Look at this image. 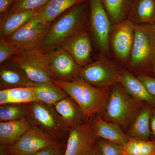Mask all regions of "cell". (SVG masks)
Returning <instances> with one entry per match:
<instances>
[{
    "mask_svg": "<svg viewBox=\"0 0 155 155\" xmlns=\"http://www.w3.org/2000/svg\"><path fill=\"white\" fill-rule=\"evenodd\" d=\"M66 143L58 146L49 147L39 151L32 155H57L65 149Z\"/></svg>",
    "mask_w": 155,
    "mask_h": 155,
    "instance_id": "cell-33",
    "label": "cell"
},
{
    "mask_svg": "<svg viewBox=\"0 0 155 155\" xmlns=\"http://www.w3.org/2000/svg\"><path fill=\"white\" fill-rule=\"evenodd\" d=\"M135 24L129 19L113 24L110 35V45L117 60L128 65L133 47Z\"/></svg>",
    "mask_w": 155,
    "mask_h": 155,
    "instance_id": "cell-11",
    "label": "cell"
},
{
    "mask_svg": "<svg viewBox=\"0 0 155 155\" xmlns=\"http://www.w3.org/2000/svg\"><path fill=\"white\" fill-rule=\"evenodd\" d=\"M153 76L155 78V60L153 67Z\"/></svg>",
    "mask_w": 155,
    "mask_h": 155,
    "instance_id": "cell-38",
    "label": "cell"
},
{
    "mask_svg": "<svg viewBox=\"0 0 155 155\" xmlns=\"http://www.w3.org/2000/svg\"><path fill=\"white\" fill-rule=\"evenodd\" d=\"M49 1V0H14L5 15L19 12L38 11L44 7Z\"/></svg>",
    "mask_w": 155,
    "mask_h": 155,
    "instance_id": "cell-29",
    "label": "cell"
},
{
    "mask_svg": "<svg viewBox=\"0 0 155 155\" xmlns=\"http://www.w3.org/2000/svg\"><path fill=\"white\" fill-rule=\"evenodd\" d=\"M27 118L32 126L55 137L66 143L69 127L57 113L53 105L40 101L25 104Z\"/></svg>",
    "mask_w": 155,
    "mask_h": 155,
    "instance_id": "cell-5",
    "label": "cell"
},
{
    "mask_svg": "<svg viewBox=\"0 0 155 155\" xmlns=\"http://www.w3.org/2000/svg\"><path fill=\"white\" fill-rule=\"evenodd\" d=\"M46 53L49 69L54 80L72 81L80 77L82 67L62 48Z\"/></svg>",
    "mask_w": 155,
    "mask_h": 155,
    "instance_id": "cell-12",
    "label": "cell"
},
{
    "mask_svg": "<svg viewBox=\"0 0 155 155\" xmlns=\"http://www.w3.org/2000/svg\"><path fill=\"white\" fill-rule=\"evenodd\" d=\"M155 60V31L153 25L135 24L133 47L128 66L132 71L153 76Z\"/></svg>",
    "mask_w": 155,
    "mask_h": 155,
    "instance_id": "cell-4",
    "label": "cell"
},
{
    "mask_svg": "<svg viewBox=\"0 0 155 155\" xmlns=\"http://www.w3.org/2000/svg\"><path fill=\"white\" fill-rule=\"evenodd\" d=\"M51 24L36 14L4 40L16 44L23 50L39 46Z\"/></svg>",
    "mask_w": 155,
    "mask_h": 155,
    "instance_id": "cell-10",
    "label": "cell"
},
{
    "mask_svg": "<svg viewBox=\"0 0 155 155\" xmlns=\"http://www.w3.org/2000/svg\"><path fill=\"white\" fill-rule=\"evenodd\" d=\"M111 23L116 24L128 18L134 0H102Z\"/></svg>",
    "mask_w": 155,
    "mask_h": 155,
    "instance_id": "cell-25",
    "label": "cell"
},
{
    "mask_svg": "<svg viewBox=\"0 0 155 155\" xmlns=\"http://www.w3.org/2000/svg\"><path fill=\"white\" fill-rule=\"evenodd\" d=\"M38 11L19 12L1 17L0 37L5 39L19 29L37 14Z\"/></svg>",
    "mask_w": 155,
    "mask_h": 155,
    "instance_id": "cell-21",
    "label": "cell"
},
{
    "mask_svg": "<svg viewBox=\"0 0 155 155\" xmlns=\"http://www.w3.org/2000/svg\"><path fill=\"white\" fill-rule=\"evenodd\" d=\"M89 14L88 1L67 10L52 22L40 47L45 52L61 48L70 38L84 29Z\"/></svg>",
    "mask_w": 155,
    "mask_h": 155,
    "instance_id": "cell-1",
    "label": "cell"
},
{
    "mask_svg": "<svg viewBox=\"0 0 155 155\" xmlns=\"http://www.w3.org/2000/svg\"><path fill=\"white\" fill-rule=\"evenodd\" d=\"M87 155H101L96 143L92 147Z\"/></svg>",
    "mask_w": 155,
    "mask_h": 155,
    "instance_id": "cell-37",
    "label": "cell"
},
{
    "mask_svg": "<svg viewBox=\"0 0 155 155\" xmlns=\"http://www.w3.org/2000/svg\"><path fill=\"white\" fill-rule=\"evenodd\" d=\"M150 140L155 141V111L150 121Z\"/></svg>",
    "mask_w": 155,
    "mask_h": 155,
    "instance_id": "cell-36",
    "label": "cell"
},
{
    "mask_svg": "<svg viewBox=\"0 0 155 155\" xmlns=\"http://www.w3.org/2000/svg\"><path fill=\"white\" fill-rule=\"evenodd\" d=\"M153 26H154V28L155 31V22L154 23V24H153Z\"/></svg>",
    "mask_w": 155,
    "mask_h": 155,
    "instance_id": "cell-40",
    "label": "cell"
},
{
    "mask_svg": "<svg viewBox=\"0 0 155 155\" xmlns=\"http://www.w3.org/2000/svg\"><path fill=\"white\" fill-rule=\"evenodd\" d=\"M120 83L135 99L148 104L155 109V97L150 93L137 76L125 69Z\"/></svg>",
    "mask_w": 155,
    "mask_h": 155,
    "instance_id": "cell-17",
    "label": "cell"
},
{
    "mask_svg": "<svg viewBox=\"0 0 155 155\" xmlns=\"http://www.w3.org/2000/svg\"><path fill=\"white\" fill-rule=\"evenodd\" d=\"M64 150H65V149L63 150H62V151L61 152L59 153H58V154L57 155H64Z\"/></svg>",
    "mask_w": 155,
    "mask_h": 155,
    "instance_id": "cell-39",
    "label": "cell"
},
{
    "mask_svg": "<svg viewBox=\"0 0 155 155\" xmlns=\"http://www.w3.org/2000/svg\"><path fill=\"white\" fill-rule=\"evenodd\" d=\"M14 1V0H0V13L2 16L8 13Z\"/></svg>",
    "mask_w": 155,
    "mask_h": 155,
    "instance_id": "cell-35",
    "label": "cell"
},
{
    "mask_svg": "<svg viewBox=\"0 0 155 155\" xmlns=\"http://www.w3.org/2000/svg\"><path fill=\"white\" fill-rule=\"evenodd\" d=\"M145 103L131 96L120 83L111 87L110 94L99 114L126 132Z\"/></svg>",
    "mask_w": 155,
    "mask_h": 155,
    "instance_id": "cell-2",
    "label": "cell"
},
{
    "mask_svg": "<svg viewBox=\"0 0 155 155\" xmlns=\"http://www.w3.org/2000/svg\"><path fill=\"white\" fill-rule=\"evenodd\" d=\"M1 90L25 86H32L33 83L28 79L19 67L1 66L0 69Z\"/></svg>",
    "mask_w": 155,
    "mask_h": 155,
    "instance_id": "cell-22",
    "label": "cell"
},
{
    "mask_svg": "<svg viewBox=\"0 0 155 155\" xmlns=\"http://www.w3.org/2000/svg\"><path fill=\"white\" fill-rule=\"evenodd\" d=\"M38 101L54 105L56 103L68 96L66 92L54 82L45 84L34 83Z\"/></svg>",
    "mask_w": 155,
    "mask_h": 155,
    "instance_id": "cell-24",
    "label": "cell"
},
{
    "mask_svg": "<svg viewBox=\"0 0 155 155\" xmlns=\"http://www.w3.org/2000/svg\"><path fill=\"white\" fill-rule=\"evenodd\" d=\"M65 143L55 137L32 126L13 144L0 146L1 155H32L46 148Z\"/></svg>",
    "mask_w": 155,
    "mask_h": 155,
    "instance_id": "cell-8",
    "label": "cell"
},
{
    "mask_svg": "<svg viewBox=\"0 0 155 155\" xmlns=\"http://www.w3.org/2000/svg\"><path fill=\"white\" fill-rule=\"evenodd\" d=\"M124 70L119 64L102 56L82 67L79 78L97 87L110 88L120 83Z\"/></svg>",
    "mask_w": 155,
    "mask_h": 155,
    "instance_id": "cell-7",
    "label": "cell"
},
{
    "mask_svg": "<svg viewBox=\"0 0 155 155\" xmlns=\"http://www.w3.org/2000/svg\"><path fill=\"white\" fill-rule=\"evenodd\" d=\"M122 150L124 155H153L155 154V141L130 138Z\"/></svg>",
    "mask_w": 155,
    "mask_h": 155,
    "instance_id": "cell-26",
    "label": "cell"
},
{
    "mask_svg": "<svg viewBox=\"0 0 155 155\" xmlns=\"http://www.w3.org/2000/svg\"><path fill=\"white\" fill-rule=\"evenodd\" d=\"M88 0H49L39 10L37 15L52 23L61 14L72 7Z\"/></svg>",
    "mask_w": 155,
    "mask_h": 155,
    "instance_id": "cell-23",
    "label": "cell"
},
{
    "mask_svg": "<svg viewBox=\"0 0 155 155\" xmlns=\"http://www.w3.org/2000/svg\"><path fill=\"white\" fill-rule=\"evenodd\" d=\"M18 45L5 40L0 41V63L2 64L7 60L23 50Z\"/></svg>",
    "mask_w": 155,
    "mask_h": 155,
    "instance_id": "cell-31",
    "label": "cell"
},
{
    "mask_svg": "<svg viewBox=\"0 0 155 155\" xmlns=\"http://www.w3.org/2000/svg\"><path fill=\"white\" fill-rule=\"evenodd\" d=\"M13 104L12 99L8 89H2L0 91V104L2 105Z\"/></svg>",
    "mask_w": 155,
    "mask_h": 155,
    "instance_id": "cell-34",
    "label": "cell"
},
{
    "mask_svg": "<svg viewBox=\"0 0 155 155\" xmlns=\"http://www.w3.org/2000/svg\"><path fill=\"white\" fill-rule=\"evenodd\" d=\"M90 7L89 22L96 42L101 51L110 54L111 22L102 0H88Z\"/></svg>",
    "mask_w": 155,
    "mask_h": 155,
    "instance_id": "cell-9",
    "label": "cell"
},
{
    "mask_svg": "<svg viewBox=\"0 0 155 155\" xmlns=\"http://www.w3.org/2000/svg\"><path fill=\"white\" fill-rule=\"evenodd\" d=\"M32 126L27 118L0 122V146H8L13 144Z\"/></svg>",
    "mask_w": 155,
    "mask_h": 155,
    "instance_id": "cell-18",
    "label": "cell"
},
{
    "mask_svg": "<svg viewBox=\"0 0 155 155\" xmlns=\"http://www.w3.org/2000/svg\"><path fill=\"white\" fill-rule=\"evenodd\" d=\"M27 118V111L25 105L9 104L0 107L1 122H9Z\"/></svg>",
    "mask_w": 155,
    "mask_h": 155,
    "instance_id": "cell-27",
    "label": "cell"
},
{
    "mask_svg": "<svg viewBox=\"0 0 155 155\" xmlns=\"http://www.w3.org/2000/svg\"><path fill=\"white\" fill-rule=\"evenodd\" d=\"M155 109L145 103L125 133L130 138L142 140H150V121Z\"/></svg>",
    "mask_w": 155,
    "mask_h": 155,
    "instance_id": "cell-16",
    "label": "cell"
},
{
    "mask_svg": "<svg viewBox=\"0 0 155 155\" xmlns=\"http://www.w3.org/2000/svg\"><path fill=\"white\" fill-rule=\"evenodd\" d=\"M8 90L13 104H25L38 101L33 86L8 88Z\"/></svg>",
    "mask_w": 155,
    "mask_h": 155,
    "instance_id": "cell-28",
    "label": "cell"
},
{
    "mask_svg": "<svg viewBox=\"0 0 155 155\" xmlns=\"http://www.w3.org/2000/svg\"><path fill=\"white\" fill-rule=\"evenodd\" d=\"M92 118L69 128L64 155H87L97 140Z\"/></svg>",
    "mask_w": 155,
    "mask_h": 155,
    "instance_id": "cell-13",
    "label": "cell"
},
{
    "mask_svg": "<svg viewBox=\"0 0 155 155\" xmlns=\"http://www.w3.org/2000/svg\"><path fill=\"white\" fill-rule=\"evenodd\" d=\"M53 106L69 128L78 126L86 122L80 108L69 96Z\"/></svg>",
    "mask_w": 155,
    "mask_h": 155,
    "instance_id": "cell-19",
    "label": "cell"
},
{
    "mask_svg": "<svg viewBox=\"0 0 155 155\" xmlns=\"http://www.w3.org/2000/svg\"><path fill=\"white\" fill-rule=\"evenodd\" d=\"M61 48L66 51L81 67L91 63V38L84 29L70 38Z\"/></svg>",
    "mask_w": 155,
    "mask_h": 155,
    "instance_id": "cell-14",
    "label": "cell"
},
{
    "mask_svg": "<svg viewBox=\"0 0 155 155\" xmlns=\"http://www.w3.org/2000/svg\"><path fill=\"white\" fill-rule=\"evenodd\" d=\"M101 155H124L122 146L102 139L96 142Z\"/></svg>",
    "mask_w": 155,
    "mask_h": 155,
    "instance_id": "cell-30",
    "label": "cell"
},
{
    "mask_svg": "<svg viewBox=\"0 0 155 155\" xmlns=\"http://www.w3.org/2000/svg\"><path fill=\"white\" fill-rule=\"evenodd\" d=\"M137 77L150 93L155 97V78L143 74L139 75Z\"/></svg>",
    "mask_w": 155,
    "mask_h": 155,
    "instance_id": "cell-32",
    "label": "cell"
},
{
    "mask_svg": "<svg viewBox=\"0 0 155 155\" xmlns=\"http://www.w3.org/2000/svg\"><path fill=\"white\" fill-rule=\"evenodd\" d=\"M11 60L32 83L36 84L53 83L46 53L39 46L22 50L13 56Z\"/></svg>",
    "mask_w": 155,
    "mask_h": 155,
    "instance_id": "cell-6",
    "label": "cell"
},
{
    "mask_svg": "<svg viewBox=\"0 0 155 155\" xmlns=\"http://www.w3.org/2000/svg\"><path fill=\"white\" fill-rule=\"evenodd\" d=\"M95 135L97 139H102L124 146L130 138L119 126L108 122L97 114L92 118Z\"/></svg>",
    "mask_w": 155,
    "mask_h": 155,
    "instance_id": "cell-15",
    "label": "cell"
},
{
    "mask_svg": "<svg viewBox=\"0 0 155 155\" xmlns=\"http://www.w3.org/2000/svg\"><path fill=\"white\" fill-rule=\"evenodd\" d=\"M53 81L77 104L86 121L102 110L110 91L111 87H97L80 78L70 81Z\"/></svg>",
    "mask_w": 155,
    "mask_h": 155,
    "instance_id": "cell-3",
    "label": "cell"
},
{
    "mask_svg": "<svg viewBox=\"0 0 155 155\" xmlns=\"http://www.w3.org/2000/svg\"><path fill=\"white\" fill-rule=\"evenodd\" d=\"M153 155H155V154H153Z\"/></svg>",
    "mask_w": 155,
    "mask_h": 155,
    "instance_id": "cell-41",
    "label": "cell"
},
{
    "mask_svg": "<svg viewBox=\"0 0 155 155\" xmlns=\"http://www.w3.org/2000/svg\"><path fill=\"white\" fill-rule=\"evenodd\" d=\"M127 19L134 24L153 25L155 22V0H134Z\"/></svg>",
    "mask_w": 155,
    "mask_h": 155,
    "instance_id": "cell-20",
    "label": "cell"
}]
</instances>
